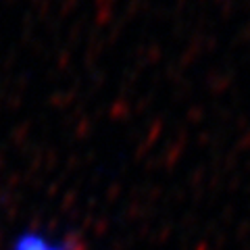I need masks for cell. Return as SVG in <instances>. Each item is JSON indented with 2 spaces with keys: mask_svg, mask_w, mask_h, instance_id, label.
I'll return each instance as SVG.
<instances>
[{
  "mask_svg": "<svg viewBox=\"0 0 250 250\" xmlns=\"http://www.w3.org/2000/svg\"><path fill=\"white\" fill-rule=\"evenodd\" d=\"M11 250H82L69 240H54L40 229H25L13 240Z\"/></svg>",
  "mask_w": 250,
  "mask_h": 250,
  "instance_id": "6da1fadb",
  "label": "cell"
}]
</instances>
